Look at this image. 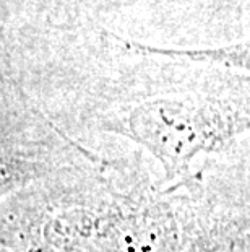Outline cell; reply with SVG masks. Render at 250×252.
Returning <instances> with one entry per match:
<instances>
[{
	"label": "cell",
	"instance_id": "6da1fadb",
	"mask_svg": "<svg viewBox=\"0 0 250 252\" xmlns=\"http://www.w3.org/2000/svg\"><path fill=\"white\" fill-rule=\"evenodd\" d=\"M120 124L122 132L145 147L172 178L196 155L250 126V117L201 96H161L134 106Z\"/></svg>",
	"mask_w": 250,
	"mask_h": 252
},
{
	"label": "cell",
	"instance_id": "7a4b0ae2",
	"mask_svg": "<svg viewBox=\"0 0 250 252\" xmlns=\"http://www.w3.org/2000/svg\"><path fill=\"white\" fill-rule=\"evenodd\" d=\"M125 47L141 56H164L250 72V37L241 42L222 47H210V49H164V47H154L141 42H127Z\"/></svg>",
	"mask_w": 250,
	"mask_h": 252
},
{
	"label": "cell",
	"instance_id": "3957f363",
	"mask_svg": "<svg viewBox=\"0 0 250 252\" xmlns=\"http://www.w3.org/2000/svg\"><path fill=\"white\" fill-rule=\"evenodd\" d=\"M94 221L86 213H63L51 220L46 238L57 248H72L91 234Z\"/></svg>",
	"mask_w": 250,
	"mask_h": 252
},
{
	"label": "cell",
	"instance_id": "277c9868",
	"mask_svg": "<svg viewBox=\"0 0 250 252\" xmlns=\"http://www.w3.org/2000/svg\"><path fill=\"white\" fill-rule=\"evenodd\" d=\"M208 252H250V248L246 244H237V243H232V244H222V246H216Z\"/></svg>",
	"mask_w": 250,
	"mask_h": 252
}]
</instances>
